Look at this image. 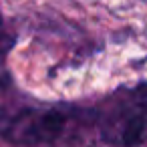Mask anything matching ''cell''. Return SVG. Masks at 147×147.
Returning a JSON list of instances; mask_svg holds the SVG:
<instances>
[{"instance_id":"obj_2","label":"cell","mask_w":147,"mask_h":147,"mask_svg":"<svg viewBox=\"0 0 147 147\" xmlns=\"http://www.w3.org/2000/svg\"><path fill=\"white\" fill-rule=\"evenodd\" d=\"M147 135V87L129 91L105 117L103 137L121 147H135Z\"/></svg>"},{"instance_id":"obj_1","label":"cell","mask_w":147,"mask_h":147,"mask_svg":"<svg viewBox=\"0 0 147 147\" xmlns=\"http://www.w3.org/2000/svg\"><path fill=\"white\" fill-rule=\"evenodd\" d=\"M65 125L67 115L51 107H18L0 113V137L24 147L55 141Z\"/></svg>"},{"instance_id":"obj_3","label":"cell","mask_w":147,"mask_h":147,"mask_svg":"<svg viewBox=\"0 0 147 147\" xmlns=\"http://www.w3.org/2000/svg\"><path fill=\"white\" fill-rule=\"evenodd\" d=\"M14 40H16V36L0 24V91L10 85V77L6 71V57H8L10 49L14 47Z\"/></svg>"}]
</instances>
